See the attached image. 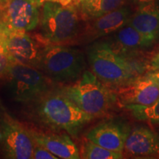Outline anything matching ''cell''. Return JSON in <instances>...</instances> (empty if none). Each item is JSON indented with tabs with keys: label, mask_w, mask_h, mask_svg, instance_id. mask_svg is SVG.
Returning a JSON list of instances; mask_svg holds the SVG:
<instances>
[{
	"label": "cell",
	"mask_w": 159,
	"mask_h": 159,
	"mask_svg": "<svg viewBox=\"0 0 159 159\" xmlns=\"http://www.w3.org/2000/svg\"><path fill=\"white\" fill-rule=\"evenodd\" d=\"M41 6V33L47 43H75L80 33L77 10L55 2H47Z\"/></svg>",
	"instance_id": "5"
},
{
	"label": "cell",
	"mask_w": 159,
	"mask_h": 159,
	"mask_svg": "<svg viewBox=\"0 0 159 159\" xmlns=\"http://www.w3.org/2000/svg\"><path fill=\"white\" fill-rule=\"evenodd\" d=\"M135 118L159 125V97L156 102L148 106L134 107L129 109Z\"/></svg>",
	"instance_id": "19"
},
{
	"label": "cell",
	"mask_w": 159,
	"mask_h": 159,
	"mask_svg": "<svg viewBox=\"0 0 159 159\" xmlns=\"http://www.w3.org/2000/svg\"><path fill=\"white\" fill-rule=\"evenodd\" d=\"M142 52L120 55L105 41H96L86 49L91 70L99 80L114 90L122 87L148 69V63L140 58Z\"/></svg>",
	"instance_id": "1"
},
{
	"label": "cell",
	"mask_w": 159,
	"mask_h": 159,
	"mask_svg": "<svg viewBox=\"0 0 159 159\" xmlns=\"http://www.w3.org/2000/svg\"><path fill=\"white\" fill-rule=\"evenodd\" d=\"M0 139H2V133H0Z\"/></svg>",
	"instance_id": "27"
},
{
	"label": "cell",
	"mask_w": 159,
	"mask_h": 159,
	"mask_svg": "<svg viewBox=\"0 0 159 159\" xmlns=\"http://www.w3.org/2000/svg\"><path fill=\"white\" fill-rule=\"evenodd\" d=\"M156 1H158V0H133V2H134L135 5L138 6L145 5V4L153 2H156Z\"/></svg>",
	"instance_id": "25"
},
{
	"label": "cell",
	"mask_w": 159,
	"mask_h": 159,
	"mask_svg": "<svg viewBox=\"0 0 159 159\" xmlns=\"http://www.w3.org/2000/svg\"><path fill=\"white\" fill-rule=\"evenodd\" d=\"M132 15L126 6L109 12L108 13L88 20L82 33H80L77 40L78 43H90L95 40L110 35L128 24Z\"/></svg>",
	"instance_id": "9"
},
{
	"label": "cell",
	"mask_w": 159,
	"mask_h": 159,
	"mask_svg": "<svg viewBox=\"0 0 159 159\" xmlns=\"http://www.w3.org/2000/svg\"><path fill=\"white\" fill-rule=\"evenodd\" d=\"M2 139L5 156L8 158H33L34 141L19 123L11 118L5 119L2 124Z\"/></svg>",
	"instance_id": "11"
},
{
	"label": "cell",
	"mask_w": 159,
	"mask_h": 159,
	"mask_svg": "<svg viewBox=\"0 0 159 159\" xmlns=\"http://www.w3.org/2000/svg\"><path fill=\"white\" fill-rule=\"evenodd\" d=\"M144 75L159 87V71H148Z\"/></svg>",
	"instance_id": "24"
},
{
	"label": "cell",
	"mask_w": 159,
	"mask_h": 159,
	"mask_svg": "<svg viewBox=\"0 0 159 159\" xmlns=\"http://www.w3.org/2000/svg\"><path fill=\"white\" fill-rule=\"evenodd\" d=\"M124 151L129 156H158L159 136L146 127H135L127 137Z\"/></svg>",
	"instance_id": "14"
},
{
	"label": "cell",
	"mask_w": 159,
	"mask_h": 159,
	"mask_svg": "<svg viewBox=\"0 0 159 159\" xmlns=\"http://www.w3.org/2000/svg\"><path fill=\"white\" fill-rule=\"evenodd\" d=\"M7 50L13 63L39 69L41 49L25 32L14 31L0 25Z\"/></svg>",
	"instance_id": "8"
},
{
	"label": "cell",
	"mask_w": 159,
	"mask_h": 159,
	"mask_svg": "<svg viewBox=\"0 0 159 159\" xmlns=\"http://www.w3.org/2000/svg\"><path fill=\"white\" fill-rule=\"evenodd\" d=\"M118 104L129 109L148 106L159 97V87L145 75H141L115 90Z\"/></svg>",
	"instance_id": "10"
},
{
	"label": "cell",
	"mask_w": 159,
	"mask_h": 159,
	"mask_svg": "<svg viewBox=\"0 0 159 159\" xmlns=\"http://www.w3.org/2000/svg\"><path fill=\"white\" fill-rule=\"evenodd\" d=\"M80 158L85 159H120L123 158L122 152L109 150L99 146L86 139L83 143Z\"/></svg>",
	"instance_id": "18"
},
{
	"label": "cell",
	"mask_w": 159,
	"mask_h": 159,
	"mask_svg": "<svg viewBox=\"0 0 159 159\" xmlns=\"http://www.w3.org/2000/svg\"><path fill=\"white\" fill-rule=\"evenodd\" d=\"M12 98L21 103H33L51 91L53 83L39 69L12 63L7 76Z\"/></svg>",
	"instance_id": "6"
},
{
	"label": "cell",
	"mask_w": 159,
	"mask_h": 159,
	"mask_svg": "<svg viewBox=\"0 0 159 159\" xmlns=\"http://www.w3.org/2000/svg\"><path fill=\"white\" fill-rule=\"evenodd\" d=\"M148 71H159V50L151 57L148 63Z\"/></svg>",
	"instance_id": "23"
},
{
	"label": "cell",
	"mask_w": 159,
	"mask_h": 159,
	"mask_svg": "<svg viewBox=\"0 0 159 159\" xmlns=\"http://www.w3.org/2000/svg\"><path fill=\"white\" fill-rule=\"evenodd\" d=\"M127 0H92L91 3L78 11L85 19H94L125 6Z\"/></svg>",
	"instance_id": "17"
},
{
	"label": "cell",
	"mask_w": 159,
	"mask_h": 159,
	"mask_svg": "<svg viewBox=\"0 0 159 159\" xmlns=\"http://www.w3.org/2000/svg\"><path fill=\"white\" fill-rule=\"evenodd\" d=\"M0 25L14 31L33 30L39 22L36 0H0Z\"/></svg>",
	"instance_id": "7"
},
{
	"label": "cell",
	"mask_w": 159,
	"mask_h": 159,
	"mask_svg": "<svg viewBox=\"0 0 159 159\" xmlns=\"http://www.w3.org/2000/svg\"><path fill=\"white\" fill-rule=\"evenodd\" d=\"M35 103V111L41 122L55 130L76 136L92 117L81 110L61 89H52Z\"/></svg>",
	"instance_id": "2"
},
{
	"label": "cell",
	"mask_w": 159,
	"mask_h": 159,
	"mask_svg": "<svg viewBox=\"0 0 159 159\" xmlns=\"http://www.w3.org/2000/svg\"><path fill=\"white\" fill-rule=\"evenodd\" d=\"M13 63L6 48L2 33L0 30V79L7 76Z\"/></svg>",
	"instance_id": "20"
},
{
	"label": "cell",
	"mask_w": 159,
	"mask_h": 159,
	"mask_svg": "<svg viewBox=\"0 0 159 159\" xmlns=\"http://www.w3.org/2000/svg\"><path fill=\"white\" fill-rule=\"evenodd\" d=\"M60 1H61V0H36L39 6L42 5L43 4H44L45 2H60Z\"/></svg>",
	"instance_id": "26"
},
{
	"label": "cell",
	"mask_w": 159,
	"mask_h": 159,
	"mask_svg": "<svg viewBox=\"0 0 159 159\" xmlns=\"http://www.w3.org/2000/svg\"><path fill=\"white\" fill-rule=\"evenodd\" d=\"M86 68L84 54L78 49L47 43L41 49L39 70L54 83H72Z\"/></svg>",
	"instance_id": "4"
},
{
	"label": "cell",
	"mask_w": 159,
	"mask_h": 159,
	"mask_svg": "<svg viewBox=\"0 0 159 159\" xmlns=\"http://www.w3.org/2000/svg\"><path fill=\"white\" fill-rule=\"evenodd\" d=\"M61 90L93 119L106 116L118 104L115 90L101 82L91 71L85 70L78 80Z\"/></svg>",
	"instance_id": "3"
},
{
	"label": "cell",
	"mask_w": 159,
	"mask_h": 159,
	"mask_svg": "<svg viewBox=\"0 0 159 159\" xmlns=\"http://www.w3.org/2000/svg\"><path fill=\"white\" fill-rule=\"evenodd\" d=\"M92 0H61L59 3L65 6H71L74 7L79 11L85 6L88 5L91 3Z\"/></svg>",
	"instance_id": "22"
},
{
	"label": "cell",
	"mask_w": 159,
	"mask_h": 159,
	"mask_svg": "<svg viewBox=\"0 0 159 159\" xmlns=\"http://www.w3.org/2000/svg\"><path fill=\"white\" fill-rule=\"evenodd\" d=\"M128 25L156 42L159 39V1L138 6Z\"/></svg>",
	"instance_id": "15"
},
{
	"label": "cell",
	"mask_w": 159,
	"mask_h": 159,
	"mask_svg": "<svg viewBox=\"0 0 159 159\" xmlns=\"http://www.w3.org/2000/svg\"><path fill=\"white\" fill-rule=\"evenodd\" d=\"M130 128L118 119H111L97 125L85 135V138L109 150L122 152Z\"/></svg>",
	"instance_id": "12"
},
{
	"label": "cell",
	"mask_w": 159,
	"mask_h": 159,
	"mask_svg": "<svg viewBox=\"0 0 159 159\" xmlns=\"http://www.w3.org/2000/svg\"><path fill=\"white\" fill-rule=\"evenodd\" d=\"M34 142L37 143L59 158H80L76 144L67 134H45L29 131Z\"/></svg>",
	"instance_id": "16"
},
{
	"label": "cell",
	"mask_w": 159,
	"mask_h": 159,
	"mask_svg": "<svg viewBox=\"0 0 159 159\" xmlns=\"http://www.w3.org/2000/svg\"><path fill=\"white\" fill-rule=\"evenodd\" d=\"M33 158L35 159H57V156L49 152L43 146L34 142L33 151Z\"/></svg>",
	"instance_id": "21"
},
{
	"label": "cell",
	"mask_w": 159,
	"mask_h": 159,
	"mask_svg": "<svg viewBox=\"0 0 159 159\" xmlns=\"http://www.w3.org/2000/svg\"><path fill=\"white\" fill-rule=\"evenodd\" d=\"M105 41L115 52L124 56L142 52L156 43L128 24L110 35Z\"/></svg>",
	"instance_id": "13"
}]
</instances>
